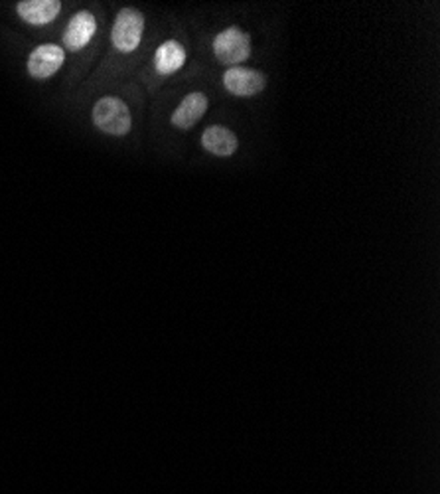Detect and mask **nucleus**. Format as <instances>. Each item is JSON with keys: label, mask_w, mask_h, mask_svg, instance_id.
Returning <instances> with one entry per match:
<instances>
[{"label": "nucleus", "mask_w": 440, "mask_h": 494, "mask_svg": "<svg viewBox=\"0 0 440 494\" xmlns=\"http://www.w3.org/2000/svg\"><path fill=\"white\" fill-rule=\"evenodd\" d=\"M91 119L101 133L113 135V137H125L133 127L131 111L119 97H101L93 105Z\"/></svg>", "instance_id": "f257e3e1"}, {"label": "nucleus", "mask_w": 440, "mask_h": 494, "mask_svg": "<svg viewBox=\"0 0 440 494\" xmlns=\"http://www.w3.org/2000/svg\"><path fill=\"white\" fill-rule=\"evenodd\" d=\"M213 56L223 66H241L251 56V36L239 27L221 30L213 38Z\"/></svg>", "instance_id": "f03ea898"}, {"label": "nucleus", "mask_w": 440, "mask_h": 494, "mask_svg": "<svg viewBox=\"0 0 440 494\" xmlns=\"http://www.w3.org/2000/svg\"><path fill=\"white\" fill-rule=\"evenodd\" d=\"M144 32V14L136 8L127 6L119 11L113 30H111V40L113 46L123 54H133L141 46Z\"/></svg>", "instance_id": "7ed1b4c3"}, {"label": "nucleus", "mask_w": 440, "mask_h": 494, "mask_svg": "<svg viewBox=\"0 0 440 494\" xmlns=\"http://www.w3.org/2000/svg\"><path fill=\"white\" fill-rule=\"evenodd\" d=\"M223 88L235 97H255L266 88V78L253 67L235 66L223 73Z\"/></svg>", "instance_id": "20e7f679"}, {"label": "nucleus", "mask_w": 440, "mask_h": 494, "mask_svg": "<svg viewBox=\"0 0 440 494\" xmlns=\"http://www.w3.org/2000/svg\"><path fill=\"white\" fill-rule=\"evenodd\" d=\"M66 62V52L56 44H42L28 56V73L34 80H50Z\"/></svg>", "instance_id": "39448f33"}, {"label": "nucleus", "mask_w": 440, "mask_h": 494, "mask_svg": "<svg viewBox=\"0 0 440 494\" xmlns=\"http://www.w3.org/2000/svg\"><path fill=\"white\" fill-rule=\"evenodd\" d=\"M210 99L202 91H192L180 101V105L176 107L174 113H172V125L180 131H188L200 121V119L208 113Z\"/></svg>", "instance_id": "423d86ee"}, {"label": "nucleus", "mask_w": 440, "mask_h": 494, "mask_svg": "<svg viewBox=\"0 0 440 494\" xmlns=\"http://www.w3.org/2000/svg\"><path fill=\"white\" fill-rule=\"evenodd\" d=\"M97 32V20L89 11H80L67 24L64 30V46L70 52H80L85 46L89 44L91 38Z\"/></svg>", "instance_id": "0eeeda50"}, {"label": "nucleus", "mask_w": 440, "mask_h": 494, "mask_svg": "<svg viewBox=\"0 0 440 494\" xmlns=\"http://www.w3.org/2000/svg\"><path fill=\"white\" fill-rule=\"evenodd\" d=\"M202 147L213 157L229 158L239 149L237 135L223 125H212L202 133Z\"/></svg>", "instance_id": "6e6552de"}, {"label": "nucleus", "mask_w": 440, "mask_h": 494, "mask_svg": "<svg viewBox=\"0 0 440 494\" xmlns=\"http://www.w3.org/2000/svg\"><path fill=\"white\" fill-rule=\"evenodd\" d=\"M59 11H62V3L58 0H22L16 4L20 19L32 27H44V24L54 22Z\"/></svg>", "instance_id": "1a4fd4ad"}, {"label": "nucleus", "mask_w": 440, "mask_h": 494, "mask_svg": "<svg viewBox=\"0 0 440 494\" xmlns=\"http://www.w3.org/2000/svg\"><path fill=\"white\" fill-rule=\"evenodd\" d=\"M186 59V48L178 40H166L154 54V70L160 75H172L182 70Z\"/></svg>", "instance_id": "9d476101"}]
</instances>
